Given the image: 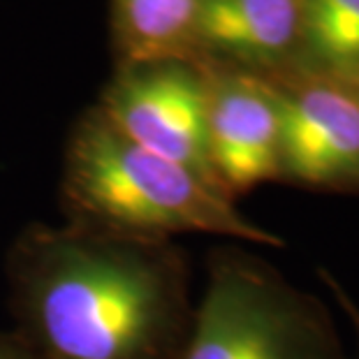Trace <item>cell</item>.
Instances as JSON below:
<instances>
[{"mask_svg":"<svg viewBox=\"0 0 359 359\" xmlns=\"http://www.w3.org/2000/svg\"><path fill=\"white\" fill-rule=\"evenodd\" d=\"M17 332L37 359H179L193 269L174 239L28 223L5 255Z\"/></svg>","mask_w":359,"mask_h":359,"instance_id":"obj_1","label":"cell"},{"mask_svg":"<svg viewBox=\"0 0 359 359\" xmlns=\"http://www.w3.org/2000/svg\"><path fill=\"white\" fill-rule=\"evenodd\" d=\"M63 223L137 239L218 234L276 246V232L243 216L236 200L197 172L137 147L93 104L74 123L60 174Z\"/></svg>","mask_w":359,"mask_h":359,"instance_id":"obj_2","label":"cell"},{"mask_svg":"<svg viewBox=\"0 0 359 359\" xmlns=\"http://www.w3.org/2000/svg\"><path fill=\"white\" fill-rule=\"evenodd\" d=\"M179 359H350L330 306L269 259L218 246Z\"/></svg>","mask_w":359,"mask_h":359,"instance_id":"obj_3","label":"cell"},{"mask_svg":"<svg viewBox=\"0 0 359 359\" xmlns=\"http://www.w3.org/2000/svg\"><path fill=\"white\" fill-rule=\"evenodd\" d=\"M95 107L137 147L216 183L206 156V74L200 63L116 67Z\"/></svg>","mask_w":359,"mask_h":359,"instance_id":"obj_4","label":"cell"},{"mask_svg":"<svg viewBox=\"0 0 359 359\" xmlns=\"http://www.w3.org/2000/svg\"><path fill=\"white\" fill-rule=\"evenodd\" d=\"M269 81L280 107V181L359 193V93L353 83L306 70Z\"/></svg>","mask_w":359,"mask_h":359,"instance_id":"obj_5","label":"cell"},{"mask_svg":"<svg viewBox=\"0 0 359 359\" xmlns=\"http://www.w3.org/2000/svg\"><path fill=\"white\" fill-rule=\"evenodd\" d=\"M206 74V156L232 200L280 181V107L271 81L218 65Z\"/></svg>","mask_w":359,"mask_h":359,"instance_id":"obj_6","label":"cell"},{"mask_svg":"<svg viewBox=\"0 0 359 359\" xmlns=\"http://www.w3.org/2000/svg\"><path fill=\"white\" fill-rule=\"evenodd\" d=\"M299 0H200L195 63L276 79L299 67Z\"/></svg>","mask_w":359,"mask_h":359,"instance_id":"obj_7","label":"cell"},{"mask_svg":"<svg viewBox=\"0 0 359 359\" xmlns=\"http://www.w3.org/2000/svg\"><path fill=\"white\" fill-rule=\"evenodd\" d=\"M200 0H114L116 67L193 60Z\"/></svg>","mask_w":359,"mask_h":359,"instance_id":"obj_8","label":"cell"},{"mask_svg":"<svg viewBox=\"0 0 359 359\" xmlns=\"http://www.w3.org/2000/svg\"><path fill=\"white\" fill-rule=\"evenodd\" d=\"M302 58L297 70L350 81L359 74V0H299Z\"/></svg>","mask_w":359,"mask_h":359,"instance_id":"obj_9","label":"cell"},{"mask_svg":"<svg viewBox=\"0 0 359 359\" xmlns=\"http://www.w3.org/2000/svg\"><path fill=\"white\" fill-rule=\"evenodd\" d=\"M320 276L325 278L327 287H330V292L334 297V302L339 304V309L343 311V316H346V320H348L350 330H353V334H355V341H357V359H359V304L346 292V287H343L341 283H339V278L332 276L330 271L320 269Z\"/></svg>","mask_w":359,"mask_h":359,"instance_id":"obj_10","label":"cell"},{"mask_svg":"<svg viewBox=\"0 0 359 359\" xmlns=\"http://www.w3.org/2000/svg\"><path fill=\"white\" fill-rule=\"evenodd\" d=\"M0 359H37L14 330H0Z\"/></svg>","mask_w":359,"mask_h":359,"instance_id":"obj_11","label":"cell"},{"mask_svg":"<svg viewBox=\"0 0 359 359\" xmlns=\"http://www.w3.org/2000/svg\"><path fill=\"white\" fill-rule=\"evenodd\" d=\"M350 83H353V86H355V90H357V93H359V74H357V77H353V79H350Z\"/></svg>","mask_w":359,"mask_h":359,"instance_id":"obj_12","label":"cell"}]
</instances>
